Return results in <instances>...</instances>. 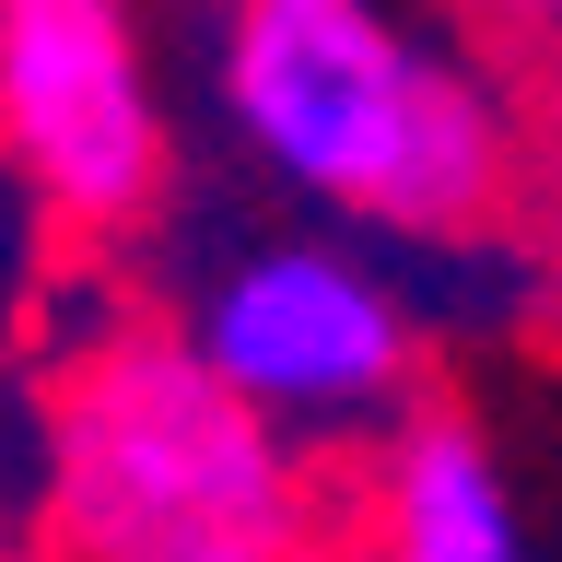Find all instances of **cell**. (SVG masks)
<instances>
[{"instance_id":"5b68a950","label":"cell","mask_w":562,"mask_h":562,"mask_svg":"<svg viewBox=\"0 0 562 562\" xmlns=\"http://www.w3.org/2000/svg\"><path fill=\"white\" fill-rule=\"evenodd\" d=\"M363 527H375V562H539L492 434L469 411H446V398H411L375 434Z\"/></svg>"},{"instance_id":"3957f363","label":"cell","mask_w":562,"mask_h":562,"mask_svg":"<svg viewBox=\"0 0 562 562\" xmlns=\"http://www.w3.org/2000/svg\"><path fill=\"white\" fill-rule=\"evenodd\" d=\"M176 340L200 351L211 386H235L270 434H328V422H398L422 375L411 305L386 293L351 246L270 235L200 281V305L176 316Z\"/></svg>"},{"instance_id":"7a4b0ae2","label":"cell","mask_w":562,"mask_h":562,"mask_svg":"<svg viewBox=\"0 0 562 562\" xmlns=\"http://www.w3.org/2000/svg\"><path fill=\"white\" fill-rule=\"evenodd\" d=\"M211 82L246 153L351 223L469 235L516 188V117L492 70L375 0H246L223 12Z\"/></svg>"},{"instance_id":"6da1fadb","label":"cell","mask_w":562,"mask_h":562,"mask_svg":"<svg viewBox=\"0 0 562 562\" xmlns=\"http://www.w3.org/2000/svg\"><path fill=\"white\" fill-rule=\"evenodd\" d=\"M47 562H316V469L200 375L165 316H105L35 398Z\"/></svg>"},{"instance_id":"277c9868","label":"cell","mask_w":562,"mask_h":562,"mask_svg":"<svg viewBox=\"0 0 562 562\" xmlns=\"http://www.w3.org/2000/svg\"><path fill=\"white\" fill-rule=\"evenodd\" d=\"M0 176L70 235H130L165 200L176 130L117 0H0Z\"/></svg>"},{"instance_id":"8992f818","label":"cell","mask_w":562,"mask_h":562,"mask_svg":"<svg viewBox=\"0 0 562 562\" xmlns=\"http://www.w3.org/2000/svg\"><path fill=\"white\" fill-rule=\"evenodd\" d=\"M24 281H35V200L0 176V340L24 328Z\"/></svg>"}]
</instances>
